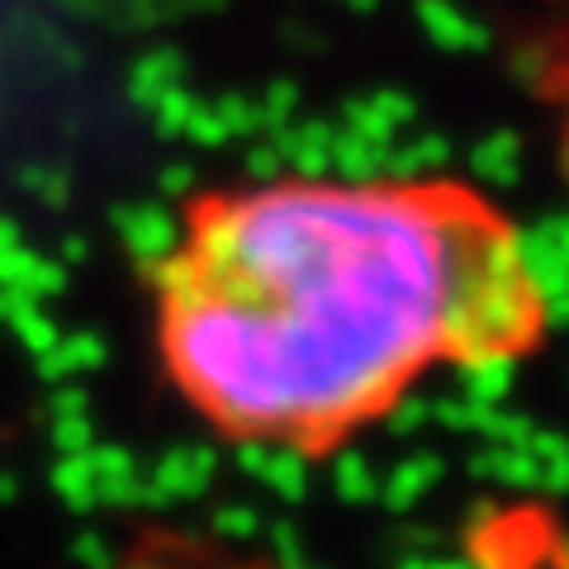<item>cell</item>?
Returning <instances> with one entry per match:
<instances>
[{
    "mask_svg": "<svg viewBox=\"0 0 569 569\" xmlns=\"http://www.w3.org/2000/svg\"><path fill=\"white\" fill-rule=\"evenodd\" d=\"M181 58L176 52H152L148 62H138V71H133V96L138 100H162L167 91H176V77H181Z\"/></svg>",
    "mask_w": 569,
    "mask_h": 569,
    "instance_id": "2",
    "label": "cell"
},
{
    "mask_svg": "<svg viewBox=\"0 0 569 569\" xmlns=\"http://www.w3.org/2000/svg\"><path fill=\"white\" fill-rule=\"evenodd\" d=\"M157 361L204 427L328 456L432 370L541 347L522 228L441 176H299L213 194L152 257Z\"/></svg>",
    "mask_w": 569,
    "mask_h": 569,
    "instance_id": "1",
    "label": "cell"
}]
</instances>
